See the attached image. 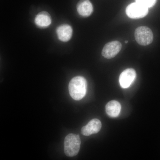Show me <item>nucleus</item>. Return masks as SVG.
<instances>
[{
	"label": "nucleus",
	"instance_id": "nucleus-8",
	"mask_svg": "<svg viewBox=\"0 0 160 160\" xmlns=\"http://www.w3.org/2000/svg\"><path fill=\"white\" fill-rule=\"evenodd\" d=\"M78 12L80 15L87 17L93 12V6L89 0H81L77 6Z\"/></svg>",
	"mask_w": 160,
	"mask_h": 160
},
{
	"label": "nucleus",
	"instance_id": "nucleus-10",
	"mask_svg": "<svg viewBox=\"0 0 160 160\" xmlns=\"http://www.w3.org/2000/svg\"><path fill=\"white\" fill-rule=\"evenodd\" d=\"M52 19L50 14L46 11L40 12L36 17L35 23L41 28H46L51 24Z\"/></svg>",
	"mask_w": 160,
	"mask_h": 160
},
{
	"label": "nucleus",
	"instance_id": "nucleus-1",
	"mask_svg": "<svg viewBox=\"0 0 160 160\" xmlns=\"http://www.w3.org/2000/svg\"><path fill=\"white\" fill-rule=\"evenodd\" d=\"M87 87V82L85 78L82 76L73 78L69 83L70 96L76 101L82 99L86 95Z\"/></svg>",
	"mask_w": 160,
	"mask_h": 160
},
{
	"label": "nucleus",
	"instance_id": "nucleus-2",
	"mask_svg": "<svg viewBox=\"0 0 160 160\" xmlns=\"http://www.w3.org/2000/svg\"><path fill=\"white\" fill-rule=\"evenodd\" d=\"M81 141L79 136L70 133L66 136L64 140V151L67 156H75L78 153Z\"/></svg>",
	"mask_w": 160,
	"mask_h": 160
},
{
	"label": "nucleus",
	"instance_id": "nucleus-7",
	"mask_svg": "<svg viewBox=\"0 0 160 160\" xmlns=\"http://www.w3.org/2000/svg\"><path fill=\"white\" fill-rule=\"evenodd\" d=\"M102 128V123L99 120L94 118L91 120L86 126L82 129V133L84 136H88L98 133Z\"/></svg>",
	"mask_w": 160,
	"mask_h": 160
},
{
	"label": "nucleus",
	"instance_id": "nucleus-13",
	"mask_svg": "<svg viewBox=\"0 0 160 160\" xmlns=\"http://www.w3.org/2000/svg\"><path fill=\"white\" fill-rule=\"evenodd\" d=\"M128 41H126V42H125V43H126V44H127V43H128Z\"/></svg>",
	"mask_w": 160,
	"mask_h": 160
},
{
	"label": "nucleus",
	"instance_id": "nucleus-6",
	"mask_svg": "<svg viewBox=\"0 0 160 160\" xmlns=\"http://www.w3.org/2000/svg\"><path fill=\"white\" fill-rule=\"evenodd\" d=\"M136 72L134 69L129 68L123 71L120 75L119 82L124 89L128 88L135 79Z\"/></svg>",
	"mask_w": 160,
	"mask_h": 160
},
{
	"label": "nucleus",
	"instance_id": "nucleus-5",
	"mask_svg": "<svg viewBox=\"0 0 160 160\" xmlns=\"http://www.w3.org/2000/svg\"><path fill=\"white\" fill-rule=\"evenodd\" d=\"M122 47V44L119 41L109 42L107 43L103 48L102 55L106 58H112L121 51Z\"/></svg>",
	"mask_w": 160,
	"mask_h": 160
},
{
	"label": "nucleus",
	"instance_id": "nucleus-11",
	"mask_svg": "<svg viewBox=\"0 0 160 160\" xmlns=\"http://www.w3.org/2000/svg\"><path fill=\"white\" fill-rule=\"evenodd\" d=\"M106 113L110 117H117L121 112V106L118 101H110L106 105Z\"/></svg>",
	"mask_w": 160,
	"mask_h": 160
},
{
	"label": "nucleus",
	"instance_id": "nucleus-9",
	"mask_svg": "<svg viewBox=\"0 0 160 160\" xmlns=\"http://www.w3.org/2000/svg\"><path fill=\"white\" fill-rule=\"evenodd\" d=\"M57 33L59 39L63 42H67L71 39L72 34L71 26L67 24L61 25L57 29Z\"/></svg>",
	"mask_w": 160,
	"mask_h": 160
},
{
	"label": "nucleus",
	"instance_id": "nucleus-3",
	"mask_svg": "<svg viewBox=\"0 0 160 160\" xmlns=\"http://www.w3.org/2000/svg\"><path fill=\"white\" fill-rule=\"evenodd\" d=\"M136 41L141 46H147L153 41V35L151 29L146 26L138 27L135 31Z\"/></svg>",
	"mask_w": 160,
	"mask_h": 160
},
{
	"label": "nucleus",
	"instance_id": "nucleus-4",
	"mask_svg": "<svg viewBox=\"0 0 160 160\" xmlns=\"http://www.w3.org/2000/svg\"><path fill=\"white\" fill-rule=\"evenodd\" d=\"M148 8L138 3H131L127 6L126 13L129 18L132 19H139L145 17L148 13Z\"/></svg>",
	"mask_w": 160,
	"mask_h": 160
},
{
	"label": "nucleus",
	"instance_id": "nucleus-12",
	"mask_svg": "<svg viewBox=\"0 0 160 160\" xmlns=\"http://www.w3.org/2000/svg\"><path fill=\"white\" fill-rule=\"evenodd\" d=\"M135 1L136 2L149 9L154 6L157 0H135Z\"/></svg>",
	"mask_w": 160,
	"mask_h": 160
}]
</instances>
